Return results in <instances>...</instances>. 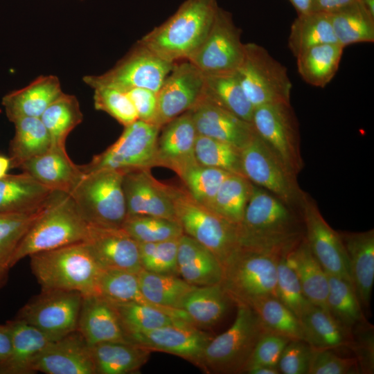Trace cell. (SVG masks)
<instances>
[{"instance_id": "6da1fadb", "label": "cell", "mask_w": 374, "mask_h": 374, "mask_svg": "<svg viewBox=\"0 0 374 374\" xmlns=\"http://www.w3.org/2000/svg\"><path fill=\"white\" fill-rule=\"evenodd\" d=\"M237 231L240 247L281 256L304 236L300 211L253 184Z\"/></svg>"}, {"instance_id": "7a4b0ae2", "label": "cell", "mask_w": 374, "mask_h": 374, "mask_svg": "<svg viewBox=\"0 0 374 374\" xmlns=\"http://www.w3.org/2000/svg\"><path fill=\"white\" fill-rule=\"evenodd\" d=\"M218 8L217 0H185L138 42L167 61L187 60L207 36Z\"/></svg>"}, {"instance_id": "3957f363", "label": "cell", "mask_w": 374, "mask_h": 374, "mask_svg": "<svg viewBox=\"0 0 374 374\" xmlns=\"http://www.w3.org/2000/svg\"><path fill=\"white\" fill-rule=\"evenodd\" d=\"M30 257L31 271L42 290L75 291L96 294L101 267L84 242L74 243Z\"/></svg>"}, {"instance_id": "277c9868", "label": "cell", "mask_w": 374, "mask_h": 374, "mask_svg": "<svg viewBox=\"0 0 374 374\" xmlns=\"http://www.w3.org/2000/svg\"><path fill=\"white\" fill-rule=\"evenodd\" d=\"M88 230L89 224L69 195L56 192L20 242L12 258V267L34 253L84 242Z\"/></svg>"}, {"instance_id": "5b68a950", "label": "cell", "mask_w": 374, "mask_h": 374, "mask_svg": "<svg viewBox=\"0 0 374 374\" xmlns=\"http://www.w3.org/2000/svg\"><path fill=\"white\" fill-rule=\"evenodd\" d=\"M166 185L184 233L212 252L223 267L240 248L237 224L196 202L184 186Z\"/></svg>"}, {"instance_id": "8992f818", "label": "cell", "mask_w": 374, "mask_h": 374, "mask_svg": "<svg viewBox=\"0 0 374 374\" xmlns=\"http://www.w3.org/2000/svg\"><path fill=\"white\" fill-rule=\"evenodd\" d=\"M237 306L233 323L212 338L203 351L198 366L208 373H243L258 341L268 333L249 305Z\"/></svg>"}, {"instance_id": "52a82bcc", "label": "cell", "mask_w": 374, "mask_h": 374, "mask_svg": "<svg viewBox=\"0 0 374 374\" xmlns=\"http://www.w3.org/2000/svg\"><path fill=\"white\" fill-rule=\"evenodd\" d=\"M124 172L101 169L84 173L69 196L90 226L121 227L127 217Z\"/></svg>"}, {"instance_id": "ba28073f", "label": "cell", "mask_w": 374, "mask_h": 374, "mask_svg": "<svg viewBox=\"0 0 374 374\" xmlns=\"http://www.w3.org/2000/svg\"><path fill=\"white\" fill-rule=\"evenodd\" d=\"M281 256L240 247L222 267L220 284L229 300L236 305H249L265 296L276 297L277 265Z\"/></svg>"}, {"instance_id": "9c48e42d", "label": "cell", "mask_w": 374, "mask_h": 374, "mask_svg": "<svg viewBox=\"0 0 374 374\" xmlns=\"http://www.w3.org/2000/svg\"><path fill=\"white\" fill-rule=\"evenodd\" d=\"M235 72L253 108L290 103L292 84L287 69L263 46L253 42L244 44V57Z\"/></svg>"}, {"instance_id": "30bf717a", "label": "cell", "mask_w": 374, "mask_h": 374, "mask_svg": "<svg viewBox=\"0 0 374 374\" xmlns=\"http://www.w3.org/2000/svg\"><path fill=\"white\" fill-rule=\"evenodd\" d=\"M243 175L253 185L264 188L286 204L299 210L305 192L296 176L254 133L240 148Z\"/></svg>"}, {"instance_id": "8fae6325", "label": "cell", "mask_w": 374, "mask_h": 374, "mask_svg": "<svg viewBox=\"0 0 374 374\" xmlns=\"http://www.w3.org/2000/svg\"><path fill=\"white\" fill-rule=\"evenodd\" d=\"M161 128L136 120L125 127L119 138L107 150L79 166L83 173L101 169L126 172L156 166L157 140Z\"/></svg>"}, {"instance_id": "7c38bea8", "label": "cell", "mask_w": 374, "mask_h": 374, "mask_svg": "<svg viewBox=\"0 0 374 374\" xmlns=\"http://www.w3.org/2000/svg\"><path fill=\"white\" fill-rule=\"evenodd\" d=\"M175 63L137 42L112 69L100 75H87L82 80L92 89L109 87L126 91L145 88L157 93Z\"/></svg>"}, {"instance_id": "4fadbf2b", "label": "cell", "mask_w": 374, "mask_h": 374, "mask_svg": "<svg viewBox=\"0 0 374 374\" xmlns=\"http://www.w3.org/2000/svg\"><path fill=\"white\" fill-rule=\"evenodd\" d=\"M251 123L258 136L296 175L303 168L297 119L290 103H275L253 109Z\"/></svg>"}, {"instance_id": "5bb4252c", "label": "cell", "mask_w": 374, "mask_h": 374, "mask_svg": "<svg viewBox=\"0 0 374 374\" xmlns=\"http://www.w3.org/2000/svg\"><path fill=\"white\" fill-rule=\"evenodd\" d=\"M240 35L231 14L219 7L207 36L187 60L204 76L235 72L244 53Z\"/></svg>"}, {"instance_id": "9a60e30c", "label": "cell", "mask_w": 374, "mask_h": 374, "mask_svg": "<svg viewBox=\"0 0 374 374\" xmlns=\"http://www.w3.org/2000/svg\"><path fill=\"white\" fill-rule=\"evenodd\" d=\"M82 298L75 291L42 290L19 310L15 318L57 339L77 330Z\"/></svg>"}, {"instance_id": "2e32d148", "label": "cell", "mask_w": 374, "mask_h": 374, "mask_svg": "<svg viewBox=\"0 0 374 374\" xmlns=\"http://www.w3.org/2000/svg\"><path fill=\"white\" fill-rule=\"evenodd\" d=\"M299 211L304 238L325 271L353 284L348 258L339 232L328 224L315 202L306 193Z\"/></svg>"}, {"instance_id": "e0dca14e", "label": "cell", "mask_w": 374, "mask_h": 374, "mask_svg": "<svg viewBox=\"0 0 374 374\" xmlns=\"http://www.w3.org/2000/svg\"><path fill=\"white\" fill-rule=\"evenodd\" d=\"M204 86V75L192 63L187 60L175 62L157 92L152 123L161 128L192 109L202 97Z\"/></svg>"}, {"instance_id": "ac0fdd59", "label": "cell", "mask_w": 374, "mask_h": 374, "mask_svg": "<svg viewBox=\"0 0 374 374\" xmlns=\"http://www.w3.org/2000/svg\"><path fill=\"white\" fill-rule=\"evenodd\" d=\"M195 326L181 321L133 335L127 339L150 351L170 353L199 366L203 351L213 337Z\"/></svg>"}, {"instance_id": "d6986e66", "label": "cell", "mask_w": 374, "mask_h": 374, "mask_svg": "<svg viewBox=\"0 0 374 374\" xmlns=\"http://www.w3.org/2000/svg\"><path fill=\"white\" fill-rule=\"evenodd\" d=\"M123 190L127 216L148 215L177 221L166 184L157 181L149 168L124 172Z\"/></svg>"}, {"instance_id": "ffe728a7", "label": "cell", "mask_w": 374, "mask_h": 374, "mask_svg": "<svg viewBox=\"0 0 374 374\" xmlns=\"http://www.w3.org/2000/svg\"><path fill=\"white\" fill-rule=\"evenodd\" d=\"M34 373L96 374L90 346L76 330L51 341L33 364Z\"/></svg>"}, {"instance_id": "44dd1931", "label": "cell", "mask_w": 374, "mask_h": 374, "mask_svg": "<svg viewBox=\"0 0 374 374\" xmlns=\"http://www.w3.org/2000/svg\"><path fill=\"white\" fill-rule=\"evenodd\" d=\"M84 242L101 268L123 269L136 274L142 269L139 243L122 227L89 225Z\"/></svg>"}, {"instance_id": "7402d4cb", "label": "cell", "mask_w": 374, "mask_h": 374, "mask_svg": "<svg viewBox=\"0 0 374 374\" xmlns=\"http://www.w3.org/2000/svg\"><path fill=\"white\" fill-rule=\"evenodd\" d=\"M156 154V166L175 171L179 177L186 169L198 163L195 155L197 132L190 111L161 127Z\"/></svg>"}, {"instance_id": "603a6c76", "label": "cell", "mask_w": 374, "mask_h": 374, "mask_svg": "<svg viewBox=\"0 0 374 374\" xmlns=\"http://www.w3.org/2000/svg\"><path fill=\"white\" fill-rule=\"evenodd\" d=\"M190 112L197 134L243 147L254 134L251 123L211 102L203 94Z\"/></svg>"}, {"instance_id": "cb8c5ba5", "label": "cell", "mask_w": 374, "mask_h": 374, "mask_svg": "<svg viewBox=\"0 0 374 374\" xmlns=\"http://www.w3.org/2000/svg\"><path fill=\"white\" fill-rule=\"evenodd\" d=\"M37 181L56 192L70 194L84 173L68 156L66 149L51 147L19 167Z\"/></svg>"}, {"instance_id": "d4e9b609", "label": "cell", "mask_w": 374, "mask_h": 374, "mask_svg": "<svg viewBox=\"0 0 374 374\" xmlns=\"http://www.w3.org/2000/svg\"><path fill=\"white\" fill-rule=\"evenodd\" d=\"M339 233L348 258L355 290L361 305L367 308L374 281V230Z\"/></svg>"}, {"instance_id": "484cf974", "label": "cell", "mask_w": 374, "mask_h": 374, "mask_svg": "<svg viewBox=\"0 0 374 374\" xmlns=\"http://www.w3.org/2000/svg\"><path fill=\"white\" fill-rule=\"evenodd\" d=\"M77 330L89 346L129 341L112 303L97 295L83 296Z\"/></svg>"}, {"instance_id": "4316f807", "label": "cell", "mask_w": 374, "mask_h": 374, "mask_svg": "<svg viewBox=\"0 0 374 374\" xmlns=\"http://www.w3.org/2000/svg\"><path fill=\"white\" fill-rule=\"evenodd\" d=\"M63 93L57 76L39 75L27 86L4 96L2 105L11 122L22 117L40 118Z\"/></svg>"}, {"instance_id": "83f0119b", "label": "cell", "mask_w": 374, "mask_h": 374, "mask_svg": "<svg viewBox=\"0 0 374 374\" xmlns=\"http://www.w3.org/2000/svg\"><path fill=\"white\" fill-rule=\"evenodd\" d=\"M178 274L194 286L220 283L222 267L208 249L190 236L183 234L178 240Z\"/></svg>"}, {"instance_id": "f1b7e54d", "label": "cell", "mask_w": 374, "mask_h": 374, "mask_svg": "<svg viewBox=\"0 0 374 374\" xmlns=\"http://www.w3.org/2000/svg\"><path fill=\"white\" fill-rule=\"evenodd\" d=\"M56 191L28 174L7 175L0 179V213H22L46 206Z\"/></svg>"}, {"instance_id": "f546056e", "label": "cell", "mask_w": 374, "mask_h": 374, "mask_svg": "<svg viewBox=\"0 0 374 374\" xmlns=\"http://www.w3.org/2000/svg\"><path fill=\"white\" fill-rule=\"evenodd\" d=\"M12 334V349L0 365V374H33V364L53 339L26 322L15 318L6 321Z\"/></svg>"}, {"instance_id": "4dcf8cb0", "label": "cell", "mask_w": 374, "mask_h": 374, "mask_svg": "<svg viewBox=\"0 0 374 374\" xmlns=\"http://www.w3.org/2000/svg\"><path fill=\"white\" fill-rule=\"evenodd\" d=\"M303 340L314 349L352 346V331L338 322L326 309L308 304L299 319Z\"/></svg>"}, {"instance_id": "1f68e13d", "label": "cell", "mask_w": 374, "mask_h": 374, "mask_svg": "<svg viewBox=\"0 0 374 374\" xmlns=\"http://www.w3.org/2000/svg\"><path fill=\"white\" fill-rule=\"evenodd\" d=\"M285 258L295 272L308 301L328 310V274L312 253L304 236Z\"/></svg>"}, {"instance_id": "d6a6232c", "label": "cell", "mask_w": 374, "mask_h": 374, "mask_svg": "<svg viewBox=\"0 0 374 374\" xmlns=\"http://www.w3.org/2000/svg\"><path fill=\"white\" fill-rule=\"evenodd\" d=\"M110 303L118 317L127 339L133 335L154 330L181 321L193 324L187 314L182 310H165L133 301Z\"/></svg>"}, {"instance_id": "836d02e7", "label": "cell", "mask_w": 374, "mask_h": 374, "mask_svg": "<svg viewBox=\"0 0 374 374\" xmlns=\"http://www.w3.org/2000/svg\"><path fill=\"white\" fill-rule=\"evenodd\" d=\"M96 374H127L137 371L150 351L130 341H106L90 346Z\"/></svg>"}, {"instance_id": "e575fe53", "label": "cell", "mask_w": 374, "mask_h": 374, "mask_svg": "<svg viewBox=\"0 0 374 374\" xmlns=\"http://www.w3.org/2000/svg\"><path fill=\"white\" fill-rule=\"evenodd\" d=\"M344 48L338 43H328L305 50L296 57L299 75L308 84L324 87L336 74Z\"/></svg>"}, {"instance_id": "d590c367", "label": "cell", "mask_w": 374, "mask_h": 374, "mask_svg": "<svg viewBox=\"0 0 374 374\" xmlns=\"http://www.w3.org/2000/svg\"><path fill=\"white\" fill-rule=\"evenodd\" d=\"M203 96L251 123L254 108L245 95L235 71L204 76Z\"/></svg>"}, {"instance_id": "8d00e7d4", "label": "cell", "mask_w": 374, "mask_h": 374, "mask_svg": "<svg viewBox=\"0 0 374 374\" xmlns=\"http://www.w3.org/2000/svg\"><path fill=\"white\" fill-rule=\"evenodd\" d=\"M48 203L32 211L0 213V290L8 280L12 258L20 242Z\"/></svg>"}, {"instance_id": "74e56055", "label": "cell", "mask_w": 374, "mask_h": 374, "mask_svg": "<svg viewBox=\"0 0 374 374\" xmlns=\"http://www.w3.org/2000/svg\"><path fill=\"white\" fill-rule=\"evenodd\" d=\"M15 132L10 145V166L19 167L52 147L50 134L39 117H22L12 122Z\"/></svg>"}, {"instance_id": "f35d334b", "label": "cell", "mask_w": 374, "mask_h": 374, "mask_svg": "<svg viewBox=\"0 0 374 374\" xmlns=\"http://www.w3.org/2000/svg\"><path fill=\"white\" fill-rule=\"evenodd\" d=\"M230 301L220 283L195 286L184 299L181 310L195 326H210L224 317Z\"/></svg>"}, {"instance_id": "ab89813d", "label": "cell", "mask_w": 374, "mask_h": 374, "mask_svg": "<svg viewBox=\"0 0 374 374\" xmlns=\"http://www.w3.org/2000/svg\"><path fill=\"white\" fill-rule=\"evenodd\" d=\"M137 275L145 298L163 308L181 310L184 299L195 287L177 275L152 273L143 269Z\"/></svg>"}, {"instance_id": "60d3db41", "label": "cell", "mask_w": 374, "mask_h": 374, "mask_svg": "<svg viewBox=\"0 0 374 374\" xmlns=\"http://www.w3.org/2000/svg\"><path fill=\"white\" fill-rule=\"evenodd\" d=\"M328 43H337L329 13L312 11L298 15L288 37V47L295 57L309 48Z\"/></svg>"}, {"instance_id": "b9f144b4", "label": "cell", "mask_w": 374, "mask_h": 374, "mask_svg": "<svg viewBox=\"0 0 374 374\" xmlns=\"http://www.w3.org/2000/svg\"><path fill=\"white\" fill-rule=\"evenodd\" d=\"M329 14L337 43L343 47L374 42V17L357 2Z\"/></svg>"}, {"instance_id": "7bdbcfd3", "label": "cell", "mask_w": 374, "mask_h": 374, "mask_svg": "<svg viewBox=\"0 0 374 374\" xmlns=\"http://www.w3.org/2000/svg\"><path fill=\"white\" fill-rule=\"evenodd\" d=\"M40 118L50 134L52 147L65 148L67 136L81 123L83 114L77 98L63 93L47 107Z\"/></svg>"}, {"instance_id": "ee69618b", "label": "cell", "mask_w": 374, "mask_h": 374, "mask_svg": "<svg viewBox=\"0 0 374 374\" xmlns=\"http://www.w3.org/2000/svg\"><path fill=\"white\" fill-rule=\"evenodd\" d=\"M248 305L254 310L267 332L290 340H303L299 319L277 297L265 296L251 301Z\"/></svg>"}, {"instance_id": "f6af8a7d", "label": "cell", "mask_w": 374, "mask_h": 374, "mask_svg": "<svg viewBox=\"0 0 374 374\" xmlns=\"http://www.w3.org/2000/svg\"><path fill=\"white\" fill-rule=\"evenodd\" d=\"M328 280L326 303L331 315L351 331L358 324L366 322L353 285L342 278L330 274H328Z\"/></svg>"}, {"instance_id": "bcb514c9", "label": "cell", "mask_w": 374, "mask_h": 374, "mask_svg": "<svg viewBox=\"0 0 374 374\" xmlns=\"http://www.w3.org/2000/svg\"><path fill=\"white\" fill-rule=\"evenodd\" d=\"M252 187L253 184L245 177L231 174L222 184L208 208L229 222L238 224L242 220Z\"/></svg>"}, {"instance_id": "7dc6e473", "label": "cell", "mask_w": 374, "mask_h": 374, "mask_svg": "<svg viewBox=\"0 0 374 374\" xmlns=\"http://www.w3.org/2000/svg\"><path fill=\"white\" fill-rule=\"evenodd\" d=\"M113 303L137 302L156 306L142 294L136 273L118 269L101 268L96 285V294Z\"/></svg>"}, {"instance_id": "c3c4849f", "label": "cell", "mask_w": 374, "mask_h": 374, "mask_svg": "<svg viewBox=\"0 0 374 374\" xmlns=\"http://www.w3.org/2000/svg\"><path fill=\"white\" fill-rule=\"evenodd\" d=\"M195 155L197 163L201 165L244 176L241 168L240 149L231 143L197 134Z\"/></svg>"}, {"instance_id": "681fc988", "label": "cell", "mask_w": 374, "mask_h": 374, "mask_svg": "<svg viewBox=\"0 0 374 374\" xmlns=\"http://www.w3.org/2000/svg\"><path fill=\"white\" fill-rule=\"evenodd\" d=\"M231 174L197 163L186 169L179 177L193 199L208 208L222 184Z\"/></svg>"}, {"instance_id": "f907efd6", "label": "cell", "mask_w": 374, "mask_h": 374, "mask_svg": "<svg viewBox=\"0 0 374 374\" xmlns=\"http://www.w3.org/2000/svg\"><path fill=\"white\" fill-rule=\"evenodd\" d=\"M121 227L138 243L177 239L184 234L177 221L154 216H127Z\"/></svg>"}, {"instance_id": "816d5d0a", "label": "cell", "mask_w": 374, "mask_h": 374, "mask_svg": "<svg viewBox=\"0 0 374 374\" xmlns=\"http://www.w3.org/2000/svg\"><path fill=\"white\" fill-rule=\"evenodd\" d=\"M179 238L139 243L142 269L152 273L177 275Z\"/></svg>"}, {"instance_id": "f5cc1de1", "label": "cell", "mask_w": 374, "mask_h": 374, "mask_svg": "<svg viewBox=\"0 0 374 374\" xmlns=\"http://www.w3.org/2000/svg\"><path fill=\"white\" fill-rule=\"evenodd\" d=\"M93 89L96 110L106 112L124 127L138 120L134 107L125 91L109 87Z\"/></svg>"}, {"instance_id": "db71d44e", "label": "cell", "mask_w": 374, "mask_h": 374, "mask_svg": "<svg viewBox=\"0 0 374 374\" xmlns=\"http://www.w3.org/2000/svg\"><path fill=\"white\" fill-rule=\"evenodd\" d=\"M276 297L299 319L310 303L304 296L299 279L287 262L285 255L277 265Z\"/></svg>"}, {"instance_id": "11a10c76", "label": "cell", "mask_w": 374, "mask_h": 374, "mask_svg": "<svg viewBox=\"0 0 374 374\" xmlns=\"http://www.w3.org/2000/svg\"><path fill=\"white\" fill-rule=\"evenodd\" d=\"M360 371L356 357H342L331 349L312 348L308 374H354Z\"/></svg>"}, {"instance_id": "9f6ffc18", "label": "cell", "mask_w": 374, "mask_h": 374, "mask_svg": "<svg viewBox=\"0 0 374 374\" xmlns=\"http://www.w3.org/2000/svg\"><path fill=\"white\" fill-rule=\"evenodd\" d=\"M290 341L283 336L264 334L255 346L243 373L258 366H278L281 353Z\"/></svg>"}, {"instance_id": "6f0895ef", "label": "cell", "mask_w": 374, "mask_h": 374, "mask_svg": "<svg viewBox=\"0 0 374 374\" xmlns=\"http://www.w3.org/2000/svg\"><path fill=\"white\" fill-rule=\"evenodd\" d=\"M312 352V347L306 341L290 340L278 361L280 373L308 374Z\"/></svg>"}, {"instance_id": "680465c9", "label": "cell", "mask_w": 374, "mask_h": 374, "mask_svg": "<svg viewBox=\"0 0 374 374\" xmlns=\"http://www.w3.org/2000/svg\"><path fill=\"white\" fill-rule=\"evenodd\" d=\"M366 321L358 324L357 341L353 338L351 348L356 351L361 371L371 373L373 371V339L371 326Z\"/></svg>"}, {"instance_id": "91938a15", "label": "cell", "mask_w": 374, "mask_h": 374, "mask_svg": "<svg viewBox=\"0 0 374 374\" xmlns=\"http://www.w3.org/2000/svg\"><path fill=\"white\" fill-rule=\"evenodd\" d=\"M125 92L134 107L138 120L152 123L157 109V93L145 88H133Z\"/></svg>"}, {"instance_id": "94428289", "label": "cell", "mask_w": 374, "mask_h": 374, "mask_svg": "<svg viewBox=\"0 0 374 374\" xmlns=\"http://www.w3.org/2000/svg\"><path fill=\"white\" fill-rule=\"evenodd\" d=\"M355 2L357 0H313L312 11L332 13Z\"/></svg>"}, {"instance_id": "6125c7cd", "label": "cell", "mask_w": 374, "mask_h": 374, "mask_svg": "<svg viewBox=\"0 0 374 374\" xmlns=\"http://www.w3.org/2000/svg\"><path fill=\"white\" fill-rule=\"evenodd\" d=\"M12 349V334L7 323L0 324V365L9 357Z\"/></svg>"}, {"instance_id": "be15d7a7", "label": "cell", "mask_w": 374, "mask_h": 374, "mask_svg": "<svg viewBox=\"0 0 374 374\" xmlns=\"http://www.w3.org/2000/svg\"><path fill=\"white\" fill-rule=\"evenodd\" d=\"M298 15L312 12L313 0H289Z\"/></svg>"}, {"instance_id": "e7e4bbea", "label": "cell", "mask_w": 374, "mask_h": 374, "mask_svg": "<svg viewBox=\"0 0 374 374\" xmlns=\"http://www.w3.org/2000/svg\"><path fill=\"white\" fill-rule=\"evenodd\" d=\"M249 374H278L280 373L278 366H258L246 371Z\"/></svg>"}, {"instance_id": "03108f58", "label": "cell", "mask_w": 374, "mask_h": 374, "mask_svg": "<svg viewBox=\"0 0 374 374\" xmlns=\"http://www.w3.org/2000/svg\"><path fill=\"white\" fill-rule=\"evenodd\" d=\"M10 166V159L5 156L0 155V179L7 175Z\"/></svg>"}, {"instance_id": "003e7915", "label": "cell", "mask_w": 374, "mask_h": 374, "mask_svg": "<svg viewBox=\"0 0 374 374\" xmlns=\"http://www.w3.org/2000/svg\"><path fill=\"white\" fill-rule=\"evenodd\" d=\"M357 2L374 17V0H357Z\"/></svg>"}]
</instances>
